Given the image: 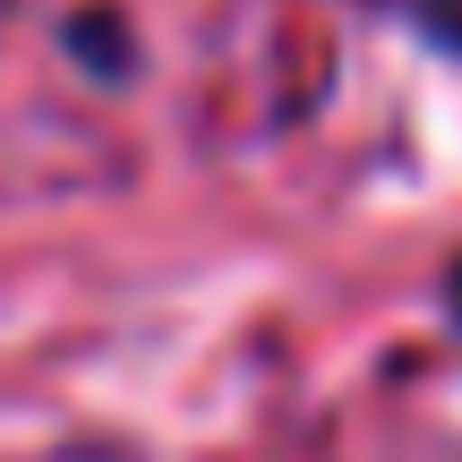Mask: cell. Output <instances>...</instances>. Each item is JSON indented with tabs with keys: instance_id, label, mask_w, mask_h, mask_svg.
Returning <instances> with one entry per match:
<instances>
[{
	"instance_id": "6da1fadb",
	"label": "cell",
	"mask_w": 462,
	"mask_h": 462,
	"mask_svg": "<svg viewBox=\"0 0 462 462\" xmlns=\"http://www.w3.org/2000/svg\"><path fill=\"white\" fill-rule=\"evenodd\" d=\"M420 26H429L446 51H462V0H420Z\"/></svg>"
},
{
	"instance_id": "7a4b0ae2",
	"label": "cell",
	"mask_w": 462,
	"mask_h": 462,
	"mask_svg": "<svg viewBox=\"0 0 462 462\" xmlns=\"http://www.w3.org/2000/svg\"><path fill=\"white\" fill-rule=\"evenodd\" d=\"M454 300H462V274H454Z\"/></svg>"
}]
</instances>
